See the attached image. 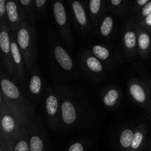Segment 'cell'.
<instances>
[{
  "instance_id": "16",
  "label": "cell",
  "mask_w": 151,
  "mask_h": 151,
  "mask_svg": "<svg viewBox=\"0 0 151 151\" xmlns=\"http://www.w3.org/2000/svg\"><path fill=\"white\" fill-rule=\"evenodd\" d=\"M134 132L131 128H126L123 130L119 137V144L123 148L127 149L131 147Z\"/></svg>"
},
{
  "instance_id": "8",
  "label": "cell",
  "mask_w": 151,
  "mask_h": 151,
  "mask_svg": "<svg viewBox=\"0 0 151 151\" xmlns=\"http://www.w3.org/2000/svg\"><path fill=\"white\" fill-rule=\"evenodd\" d=\"M122 41L126 52L130 55L135 52L137 46V34L136 29H134L131 25L128 24L127 28L124 31Z\"/></svg>"
},
{
  "instance_id": "13",
  "label": "cell",
  "mask_w": 151,
  "mask_h": 151,
  "mask_svg": "<svg viewBox=\"0 0 151 151\" xmlns=\"http://www.w3.org/2000/svg\"><path fill=\"white\" fill-rule=\"evenodd\" d=\"M72 7L75 19L80 26L82 27H86L88 25V21H87L86 14L82 4L79 1H75L72 2Z\"/></svg>"
},
{
  "instance_id": "3",
  "label": "cell",
  "mask_w": 151,
  "mask_h": 151,
  "mask_svg": "<svg viewBox=\"0 0 151 151\" xmlns=\"http://www.w3.org/2000/svg\"><path fill=\"white\" fill-rule=\"evenodd\" d=\"M4 106L2 101L1 103V132L7 136V139H12L15 134L17 133L19 128L16 126V122L8 107Z\"/></svg>"
},
{
  "instance_id": "22",
  "label": "cell",
  "mask_w": 151,
  "mask_h": 151,
  "mask_svg": "<svg viewBox=\"0 0 151 151\" xmlns=\"http://www.w3.org/2000/svg\"><path fill=\"white\" fill-rule=\"evenodd\" d=\"M93 53L97 58L100 60H107L110 56V52L106 47L100 45H94L92 48Z\"/></svg>"
},
{
  "instance_id": "31",
  "label": "cell",
  "mask_w": 151,
  "mask_h": 151,
  "mask_svg": "<svg viewBox=\"0 0 151 151\" xmlns=\"http://www.w3.org/2000/svg\"><path fill=\"white\" fill-rule=\"evenodd\" d=\"M47 3L46 0H35V4L37 8H41L44 6V4Z\"/></svg>"
},
{
  "instance_id": "15",
  "label": "cell",
  "mask_w": 151,
  "mask_h": 151,
  "mask_svg": "<svg viewBox=\"0 0 151 151\" xmlns=\"http://www.w3.org/2000/svg\"><path fill=\"white\" fill-rule=\"evenodd\" d=\"M46 109L50 116H55L58 109V101L57 97L53 94L48 96L46 100Z\"/></svg>"
},
{
  "instance_id": "6",
  "label": "cell",
  "mask_w": 151,
  "mask_h": 151,
  "mask_svg": "<svg viewBox=\"0 0 151 151\" xmlns=\"http://www.w3.org/2000/svg\"><path fill=\"white\" fill-rule=\"evenodd\" d=\"M137 34L139 53L142 57H147L150 55L151 50V33L139 25Z\"/></svg>"
},
{
  "instance_id": "29",
  "label": "cell",
  "mask_w": 151,
  "mask_h": 151,
  "mask_svg": "<svg viewBox=\"0 0 151 151\" xmlns=\"http://www.w3.org/2000/svg\"><path fill=\"white\" fill-rule=\"evenodd\" d=\"M148 0H137V1L134 2V10L136 13H137V10H139L140 9L142 10V7H144L146 4L148 3Z\"/></svg>"
},
{
  "instance_id": "18",
  "label": "cell",
  "mask_w": 151,
  "mask_h": 151,
  "mask_svg": "<svg viewBox=\"0 0 151 151\" xmlns=\"http://www.w3.org/2000/svg\"><path fill=\"white\" fill-rule=\"evenodd\" d=\"M114 27V20L111 16H107L104 18L100 28L101 35L104 37H107L110 35Z\"/></svg>"
},
{
  "instance_id": "1",
  "label": "cell",
  "mask_w": 151,
  "mask_h": 151,
  "mask_svg": "<svg viewBox=\"0 0 151 151\" xmlns=\"http://www.w3.org/2000/svg\"><path fill=\"white\" fill-rule=\"evenodd\" d=\"M17 43L27 66H31L36 60V43L34 29L27 22L23 21L17 31Z\"/></svg>"
},
{
  "instance_id": "10",
  "label": "cell",
  "mask_w": 151,
  "mask_h": 151,
  "mask_svg": "<svg viewBox=\"0 0 151 151\" xmlns=\"http://www.w3.org/2000/svg\"><path fill=\"white\" fill-rule=\"evenodd\" d=\"M53 13L55 19L58 25L61 28L62 30L65 31L68 29L67 16H66V10L60 1H55L53 4Z\"/></svg>"
},
{
  "instance_id": "21",
  "label": "cell",
  "mask_w": 151,
  "mask_h": 151,
  "mask_svg": "<svg viewBox=\"0 0 151 151\" xmlns=\"http://www.w3.org/2000/svg\"><path fill=\"white\" fill-rule=\"evenodd\" d=\"M41 86H42V82L40 77L38 75H33L31 78L30 82H29V91L33 94H38L41 92Z\"/></svg>"
},
{
  "instance_id": "28",
  "label": "cell",
  "mask_w": 151,
  "mask_h": 151,
  "mask_svg": "<svg viewBox=\"0 0 151 151\" xmlns=\"http://www.w3.org/2000/svg\"><path fill=\"white\" fill-rule=\"evenodd\" d=\"M139 25L142 28H144V29H147V31H149L151 33V14L150 16H147V18H145L144 20L140 22Z\"/></svg>"
},
{
  "instance_id": "12",
  "label": "cell",
  "mask_w": 151,
  "mask_h": 151,
  "mask_svg": "<svg viewBox=\"0 0 151 151\" xmlns=\"http://www.w3.org/2000/svg\"><path fill=\"white\" fill-rule=\"evenodd\" d=\"M1 88L2 93L9 100H18L20 98L19 88L10 80L3 78L1 81Z\"/></svg>"
},
{
  "instance_id": "2",
  "label": "cell",
  "mask_w": 151,
  "mask_h": 151,
  "mask_svg": "<svg viewBox=\"0 0 151 151\" xmlns=\"http://www.w3.org/2000/svg\"><path fill=\"white\" fill-rule=\"evenodd\" d=\"M0 48L2 52L4 58V64L7 72L13 74L14 72V63L11 54V47H10V38L8 33L7 25H1V32H0Z\"/></svg>"
},
{
  "instance_id": "7",
  "label": "cell",
  "mask_w": 151,
  "mask_h": 151,
  "mask_svg": "<svg viewBox=\"0 0 151 151\" xmlns=\"http://www.w3.org/2000/svg\"><path fill=\"white\" fill-rule=\"evenodd\" d=\"M10 47H11L12 58L14 65L16 66L18 77L20 80H23L24 78V61L22 59V54L21 52L19 44L13 36L11 37L10 39Z\"/></svg>"
},
{
  "instance_id": "32",
  "label": "cell",
  "mask_w": 151,
  "mask_h": 151,
  "mask_svg": "<svg viewBox=\"0 0 151 151\" xmlns=\"http://www.w3.org/2000/svg\"><path fill=\"white\" fill-rule=\"evenodd\" d=\"M110 3L114 6V7H118L121 5L122 4H123V1L122 0H111Z\"/></svg>"
},
{
  "instance_id": "25",
  "label": "cell",
  "mask_w": 151,
  "mask_h": 151,
  "mask_svg": "<svg viewBox=\"0 0 151 151\" xmlns=\"http://www.w3.org/2000/svg\"><path fill=\"white\" fill-rule=\"evenodd\" d=\"M102 0H91L89 1V10L93 16L98 14L102 7Z\"/></svg>"
},
{
  "instance_id": "20",
  "label": "cell",
  "mask_w": 151,
  "mask_h": 151,
  "mask_svg": "<svg viewBox=\"0 0 151 151\" xmlns=\"http://www.w3.org/2000/svg\"><path fill=\"white\" fill-rule=\"evenodd\" d=\"M86 63L87 67L91 72L98 73V72H100L103 71V65L100 63V60L96 58L92 57V56H89L86 60Z\"/></svg>"
},
{
  "instance_id": "11",
  "label": "cell",
  "mask_w": 151,
  "mask_h": 151,
  "mask_svg": "<svg viewBox=\"0 0 151 151\" xmlns=\"http://www.w3.org/2000/svg\"><path fill=\"white\" fill-rule=\"evenodd\" d=\"M61 116L63 122L67 125H72L76 121V109L70 101H64L62 103Z\"/></svg>"
},
{
  "instance_id": "19",
  "label": "cell",
  "mask_w": 151,
  "mask_h": 151,
  "mask_svg": "<svg viewBox=\"0 0 151 151\" xmlns=\"http://www.w3.org/2000/svg\"><path fill=\"white\" fill-rule=\"evenodd\" d=\"M119 91L114 88L109 90L103 97V103L106 106L111 107L114 106L119 99Z\"/></svg>"
},
{
  "instance_id": "23",
  "label": "cell",
  "mask_w": 151,
  "mask_h": 151,
  "mask_svg": "<svg viewBox=\"0 0 151 151\" xmlns=\"http://www.w3.org/2000/svg\"><path fill=\"white\" fill-rule=\"evenodd\" d=\"M44 142L40 137L33 135L29 139V151H43Z\"/></svg>"
},
{
  "instance_id": "27",
  "label": "cell",
  "mask_w": 151,
  "mask_h": 151,
  "mask_svg": "<svg viewBox=\"0 0 151 151\" xmlns=\"http://www.w3.org/2000/svg\"><path fill=\"white\" fill-rule=\"evenodd\" d=\"M6 2L4 0H0V18H1V25H7V20L5 16L7 14V9H6Z\"/></svg>"
},
{
  "instance_id": "30",
  "label": "cell",
  "mask_w": 151,
  "mask_h": 151,
  "mask_svg": "<svg viewBox=\"0 0 151 151\" xmlns=\"http://www.w3.org/2000/svg\"><path fill=\"white\" fill-rule=\"evenodd\" d=\"M69 151H83V146L81 143L75 142L69 147Z\"/></svg>"
},
{
  "instance_id": "9",
  "label": "cell",
  "mask_w": 151,
  "mask_h": 151,
  "mask_svg": "<svg viewBox=\"0 0 151 151\" xmlns=\"http://www.w3.org/2000/svg\"><path fill=\"white\" fill-rule=\"evenodd\" d=\"M55 57L58 63L61 66L62 69L66 71H71L73 67V63L70 56L67 52L60 46L55 47L54 50Z\"/></svg>"
},
{
  "instance_id": "4",
  "label": "cell",
  "mask_w": 151,
  "mask_h": 151,
  "mask_svg": "<svg viewBox=\"0 0 151 151\" xmlns=\"http://www.w3.org/2000/svg\"><path fill=\"white\" fill-rule=\"evenodd\" d=\"M19 4L16 1H9L6 4L7 9V17L8 20L9 27L12 31H16L19 29L21 22H23L25 16H23V12L19 10Z\"/></svg>"
},
{
  "instance_id": "26",
  "label": "cell",
  "mask_w": 151,
  "mask_h": 151,
  "mask_svg": "<svg viewBox=\"0 0 151 151\" xmlns=\"http://www.w3.org/2000/svg\"><path fill=\"white\" fill-rule=\"evenodd\" d=\"M151 14V1H149L147 4H146L144 7L142 8V10H140V14L139 18V20L142 21L144 20L145 18H147V16H150Z\"/></svg>"
},
{
  "instance_id": "5",
  "label": "cell",
  "mask_w": 151,
  "mask_h": 151,
  "mask_svg": "<svg viewBox=\"0 0 151 151\" xmlns=\"http://www.w3.org/2000/svg\"><path fill=\"white\" fill-rule=\"evenodd\" d=\"M129 92L134 100L140 105L149 107L151 94L147 88L138 83H132L129 86Z\"/></svg>"
},
{
  "instance_id": "17",
  "label": "cell",
  "mask_w": 151,
  "mask_h": 151,
  "mask_svg": "<svg viewBox=\"0 0 151 151\" xmlns=\"http://www.w3.org/2000/svg\"><path fill=\"white\" fill-rule=\"evenodd\" d=\"M19 3L22 6L24 11H27V15L28 19L29 20V24L32 26H34V23H35L33 12L34 7L32 6L34 1H32V0H20Z\"/></svg>"
},
{
  "instance_id": "14",
  "label": "cell",
  "mask_w": 151,
  "mask_h": 151,
  "mask_svg": "<svg viewBox=\"0 0 151 151\" xmlns=\"http://www.w3.org/2000/svg\"><path fill=\"white\" fill-rule=\"evenodd\" d=\"M147 129L144 125H140L137 128V131L134 132V137H133L132 142H131V149L132 150H137L142 146L144 140L145 139Z\"/></svg>"
},
{
  "instance_id": "24",
  "label": "cell",
  "mask_w": 151,
  "mask_h": 151,
  "mask_svg": "<svg viewBox=\"0 0 151 151\" xmlns=\"http://www.w3.org/2000/svg\"><path fill=\"white\" fill-rule=\"evenodd\" d=\"M22 129L21 131V135L22 137H20L21 139L16 143L15 146L14 151H29V147L28 145L27 141V134Z\"/></svg>"
}]
</instances>
